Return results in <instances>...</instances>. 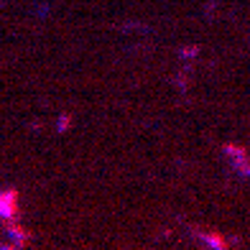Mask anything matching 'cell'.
Masks as SVG:
<instances>
[{
    "instance_id": "1",
    "label": "cell",
    "mask_w": 250,
    "mask_h": 250,
    "mask_svg": "<svg viewBox=\"0 0 250 250\" xmlns=\"http://www.w3.org/2000/svg\"><path fill=\"white\" fill-rule=\"evenodd\" d=\"M16 212V194H0V214L10 217Z\"/></svg>"
}]
</instances>
